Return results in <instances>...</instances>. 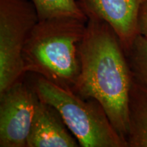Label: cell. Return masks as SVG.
Here are the masks:
<instances>
[{
	"label": "cell",
	"instance_id": "cell-11",
	"mask_svg": "<svg viewBox=\"0 0 147 147\" xmlns=\"http://www.w3.org/2000/svg\"><path fill=\"white\" fill-rule=\"evenodd\" d=\"M138 34L147 38V0H145L140 9L138 18Z\"/></svg>",
	"mask_w": 147,
	"mask_h": 147
},
{
	"label": "cell",
	"instance_id": "cell-10",
	"mask_svg": "<svg viewBox=\"0 0 147 147\" xmlns=\"http://www.w3.org/2000/svg\"><path fill=\"white\" fill-rule=\"evenodd\" d=\"M125 53L134 78L147 85V38L138 35Z\"/></svg>",
	"mask_w": 147,
	"mask_h": 147
},
{
	"label": "cell",
	"instance_id": "cell-7",
	"mask_svg": "<svg viewBox=\"0 0 147 147\" xmlns=\"http://www.w3.org/2000/svg\"><path fill=\"white\" fill-rule=\"evenodd\" d=\"M80 144L59 113L40 100L37 105L27 147H78Z\"/></svg>",
	"mask_w": 147,
	"mask_h": 147
},
{
	"label": "cell",
	"instance_id": "cell-4",
	"mask_svg": "<svg viewBox=\"0 0 147 147\" xmlns=\"http://www.w3.org/2000/svg\"><path fill=\"white\" fill-rule=\"evenodd\" d=\"M38 21L31 0H0V93L25 76L23 50Z\"/></svg>",
	"mask_w": 147,
	"mask_h": 147
},
{
	"label": "cell",
	"instance_id": "cell-2",
	"mask_svg": "<svg viewBox=\"0 0 147 147\" xmlns=\"http://www.w3.org/2000/svg\"><path fill=\"white\" fill-rule=\"evenodd\" d=\"M87 22L74 17L39 20L24 48L25 73L74 91L80 73V46Z\"/></svg>",
	"mask_w": 147,
	"mask_h": 147
},
{
	"label": "cell",
	"instance_id": "cell-9",
	"mask_svg": "<svg viewBox=\"0 0 147 147\" xmlns=\"http://www.w3.org/2000/svg\"><path fill=\"white\" fill-rule=\"evenodd\" d=\"M38 12L39 20L56 17H74L87 20L78 1L76 0H31Z\"/></svg>",
	"mask_w": 147,
	"mask_h": 147
},
{
	"label": "cell",
	"instance_id": "cell-1",
	"mask_svg": "<svg viewBox=\"0 0 147 147\" xmlns=\"http://www.w3.org/2000/svg\"><path fill=\"white\" fill-rule=\"evenodd\" d=\"M87 18L80 46V73L74 91L100 103L112 125L127 142L134 77L126 53L109 24L94 16Z\"/></svg>",
	"mask_w": 147,
	"mask_h": 147
},
{
	"label": "cell",
	"instance_id": "cell-5",
	"mask_svg": "<svg viewBox=\"0 0 147 147\" xmlns=\"http://www.w3.org/2000/svg\"><path fill=\"white\" fill-rule=\"evenodd\" d=\"M23 79L0 93L1 147H27L39 97Z\"/></svg>",
	"mask_w": 147,
	"mask_h": 147
},
{
	"label": "cell",
	"instance_id": "cell-3",
	"mask_svg": "<svg viewBox=\"0 0 147 147\" xmlns=\"http://www.w3.org/2000/svg\"><path fill=\"white\" fill-rule=\"evenodd\" d=\"M36 75L32 85L38 97L57 110L80 146L128 147L97 100L83 98Z\"/></svg>",
	"mask_w": 147,
	"mask_h": 147
},
{
	"label": "cell",
	"instance_id": "cell-6",
	"mask_svg": "<svg viewBox=\"0 0 147 147\" xmlns=\"http://www.w3.org/2000/svg\"><path fill=\"white\" fill-rule=\"evenodd\" d=\"M145 0H79L86 15L109 24L127 52L138 35V18Z\"/></svg>",
	"mask_w": 147,
	"mask_h": 147
},
{
	"label": "cell",
	"instance_id": "cell-8",
	"mask_svg": "<svg viewBox=\"0 0 147 147\" xmlns=\"http://www.w3.org/2000/svg\"><path fill=\"white\" fill-rule=\"evenodd\" d=\"M128 147H147V85L133 79L129 100Z\"/></svg>",
	"mask_w": 147,
	"mask_h": 147
}]
</instances>
